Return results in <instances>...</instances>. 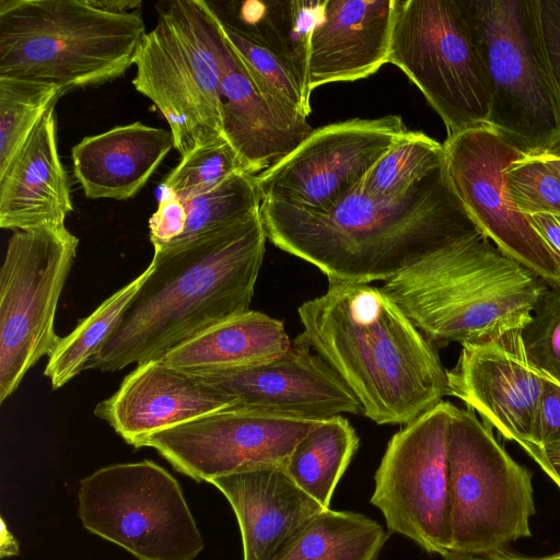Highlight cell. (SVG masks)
<instances>
[{
  "label": "cell",
  "instance_id": "8fae6325",
  "mask_svg": "<svg viewBox=\"0 0 560 560\" xmlns=\"http://www.w3.org/2000/svg\"><path fill=\"white\" fill-rule=\"evenodd\" d=\"M79 238L66 225L13 231L0 269V402L60 337L56 311Z\"/></svg>",
  "mask_w": 560,
  "mask_h": 560
},
{
  "label": "cell",
  "instance_id": "9a60e30c",
  "mask_svg": "<svg viewBox=\"0 0 560 560\" xmlns=\"http://www.w3.org/2000/svg\"><path fill=\"white\" fill-rule=\"evenodd\" d=\"M319 420L230 406L145 438L177 471L197 482L259 468H284Z\"/></svg>",
  "mask_w": 560,
  "mask_h": 560
},
{
  "label": "cell",
  "instance_id": "836d02e7",
  "mask_svg": "<svg viewBox=\"0 0 560 560\" xmlns=\"http://www.w3.org/2000/svg\"><path fill=\"white\" fill-rule=\"evenodd\" d=\"M510 196L524 214H560V173L535 154H524L505 171Z\"/></svg>",
  "mask_w": 560,
  "mask_h": 560
},
{
  "label": "cell",
  "instance_id": "52a82bcc",
  "mask_svg": "<svg viewBox=\"0 0 560 560\" xmlns=\"http://www.w3.org/2000/svg\"><path fill=\"white\" fill-rule=\"evenodd\" d=\"M490 77L488 126L525 154L560 144V92L542 34L539 0H458Z\"/></svg>",
  "mask_w": 560,
  "mask_h": 560
},
{
  "label": "cell",
  "instance_id": "4dcf8cb0",
  "mask_svg": "<svg viewBox=\"0 0 560 560\" xmlns=\"http://www.w3.org/2000/svg\"><path fill=\"white\" fill-rule=\"evenodd\" d=\"M184 205L186 228L183 235L171 244L191 240L258 211L261 197L257 175L238 171L210 190L184 201Z\"/></svg>",
  "mask_w": 560,
  "mask_h": 560
},
{
  "label": "cell",
  "instance_id": "e0dca14e",
  "mask_svg": "<svg viewBox=\"0 0 560 560\" xmlns=\"http://www.w3.org/2000/svg\"><path fill=\"white\" fill-rule=\"evenodd\" d=\"M447 395L465 402L483 423L522 448L547 376L528 360L522 330L481 343L462 345L455 366L446 371Z\"/></svg>",
  "mask_w": 560,
  "mask_h": 560
},
{
  "label": "cell",
  "instance_id": "30bf717a",
  "mask_svg": "<svg viewBox=\"0 0 560 560\" xmlns=\"http://www.w3.org/2000/svg\"><path fill=\"white\" fill-rule=\"evenodd\" d=\"M78 514L85 529L139 560H194L205 547L179 483L149 459L83 478Z\"/></svg>",
  "mask_w": 560,
  "mask_h": 560
},
{
  "label": "cell",
  "instance_id": "7bdbcfd3",
  "mask_svg": "<svg viewBox=\"0 0 560 560\" xmlns=\"http://www.w3.org/2000/svg\"><path fill=\"white\" fill-rule=\"evenodd\" d=\"M487 558L490 560H560V552L542 557H528L511 552L506 549L489 555Z\"/></svg>",
  "mask_w": 560,
  "mask_h": 560
},
{
  "label": "cell",
  "instance_id": "f35d334b",
  "mask_svg": "<svg viewBox=\"0 0 560 560\" xmlns=\"http://www.w3.org/2000/svg\"><path fill=\"white\" fill-rule=\"evenodd\" d=\"M525 215L548 246L560 257V214L534 213Z\"/></svg>",
  "mask_w": 560,
  "mask_h": 560
},
{
  "label": "cell",
  "instance_id": "ba28073f",
  "mask_svg": "<svg viewBox=\"0 0 560 560\" xmlns=\"http://www.w3.org/2000/svg\"><path fill=\"white\" fill-rule=\"evenodd\" d=\"M448 472V551L487 557L532 536V472L510 456L471 409L454 405Z\"/></svg>",
  "mask_w": 560,
  "mask_h": 560
},
{
  "label": "cell",
  "instance_id": "ee69618b",
  "mask_svg": "<svg viewBox=\"0 0 560 560\" xmlns=\"http://www.w3.org/2000/svg\"><path fill=\"white\" fill-rule=\"evenodd\" d=\"M551 164L560 173V144L550 151L535 154Z\"/></svg>",
  "mask_w": 560,
  "mask_h": 560
},
{
  "label": "cell",
  "instance_id": "b9f144b4",
  "mask_svg": "<svg viewBox=\"0 0 560 560\" xmlns=\"http://www.w3.org/2000/svg\"><path fill=\"white\" fill-rule=\"evenodd\" d=\"M92 2L104 10H108L112 12H128L130 9L138 10L141 7V1H97L92 0Z\"/></svg>",
  "mask_w": 560,
  "mask_h": 560
},
{
  "label": "cell",
  "instance_id": "5bb4252c",
  "mask_svg": "<svg viewBox=\"0 0 560 560\" xmlns=\"http://www.w3.org/2000/svg\"><path fill=\"white\" fill-rule=\"evenodd\" d=\"M407 131L398 115L353 118L313 131L289 154L257 175L262 200L322 211L357 188Z\"/></svg>",
  "mask_w": 560,
  "mask_h": 560
},
{
  "label": "cell",
  "instance_id": "6da1fadb",
  "mask_svg": "<svg viewBox=\"0 0 560 560\" xmlns=\"http://www.w3.org/2000/svg\"><path fill=\"white\" fill-rule=\"evenodd\" d=\"M259 212L267 238L318 268L329 283L387 281L479 232L444 164L397 197L372 196L359 185L326 210L262 200Z\"/></svg>",
  "mask_w": 560,
  "mask_h": 560
},
{
  "label": "cell",
  "instance_id": "e575fe53",
  "mask_svg": "<svg viewBox=\"0 0 560 560\" xmlns=\"http://www.w3.org/2000/svg\"><path fill=\"white\" fill-rule=\"evenodd\" d=\"M529 362L560 384V285L550 287L522 329Z\"/></svg>",
  "mask_w": 560,
  "mask_h": 560
},
{
  "label": "cell",
  "instance_id": "ac0fdd59",
  "mask_svg": "<svg viewBox=\"0 0 560 560\" xmlns=\"http://www.w3.org/2000/svg\"><path fill=\"white\" fill-rule=\"evenodd\" d=\"M221 98L224 137L248 174L270 168L313 131L305 116L248 70L224 33Z\"/></svg>",
  "mask_w": 560,
  "mask_h": 560
},
{
  "label": "cell",
  "instance_id": "ab89813d",
  "mask_svg": "<svg viewBox=\"0 0 560 560\" xmlns=\"http://www.w3.org/2000/svg\"><path fill=\"white\" fill-rule=\"evenodd\" d=\"M560 489V443L525 451Z\"/></svg>",
  "mask_w": 560,
  "mask_h": 560
},
{
  "label": "cell",
  "instance_id": "ffe728a7",
  "mask_svg": "<svg viewBox=\"0 0 560 560\" xmlns=\"http://www.w3.org/2000/svg\"><path fill=\"white\" fill-rule=\"evenodd\" d=\"M397 0H326L308 54V89L351 82L388 62Z\"/></svg>",
  "mask_w": 560,
  "mask_h": 560
},
{
  "label": "cell",
  "instance_id": "8d00e7d4",
  "mask_svg": "<svg viewBox=\"0 0 560 560\" xmlns=\"http://www.w3.org/2000/svg\"><path fill=\"white\" fill-rule=\"evenodd\" d=\"M187 212L184 202L172 191L163 194L158 210L149 219L150 241L155 247L178 240L186 228Z\"/></svg>",
  "mask_w": 560,
  "mask_h": 560
},
{
  "label": "cell",
  "instance_id": "f1b7e54d",
  "mask_svg": "<svg viewBox=\"0 0 560 560\" xmlns=\"http://www.w3.org/2000/svg\"><path fill=\"white\" fill-rule=\"evenodd\" d=\"M443 164V143L407 130L368 172L360 187L372 196L397 197Z\"/></svg>",
  "mask_w": 560,
  "mask_h": 560
},
{
  "label": "cell",
  "instance_id": "d590c367",
  "mask_svg": "<svg viewBox=\"0 0 560 560\" xmlns=\"http://www.w3.org/2000/svg\"><path fill=\"white\" fill-rule=\"evenodd\" d=\"M560 443V384L546 376L529 429L532 446L545 447Z\"/></svg>",
  "mask_w": 560,
  "mask_h": 560
},
{
  "label": "cell",
  "instance_id": "603a6c76",
  "mask_svg": "<svg viewBox=\"0 0 560 560\" xmlns=\"http://www.w3.org/2000/svg\"><path fill=\"white\" fill-rule=\"evenodd\" d=\"M174 148L171 131L135 121L83 138L72 148L73 172L85 197L136 196Z\"/></svg>",
  "mask_w": 560,
  "mask_h": 560
},
{
  "label": "cell",
  "instance_id": "d4e9b609",
  "mask_svg": "<svg viewBox=\"0 0 560 560\" xmlns=\"http://www.w3.org/2000/svg\"><path fill=\"white\" fill-rule=\"evenodd\" d=\"M326 0H271L210 3L220 22L284 57L299 72L308 92L311 37L319 23Z\"/></svg>",
  "mask_w": 560,
  "mask_h": 560
},
{
  "label": "cell",
  "instance_id": "4316f807",
  "mask_svg": "<svg viewBox=\"0 0 560 560\" xmlns=\"http://www.w3.org/2000/svg\"><path fill=\"white\" fill-rule=\"evenodd\" d=\"M387 538L376 521L361 513L325 509L275 560H377Z\"/></svg>",
  "mask_w": 560,
  "mask_h": 560
},
{
  "label": "cell",
  "instance_id": "2e32d148",
  "mask_svg": "<svg viewBox=\"0 0 560 560\" xmlns=\"http://www.w3.org/2000/svg\"><path fill=\"white\" fill-rule=\"evenodd\" d=\"M312 350L301 334L276 358L241 366L188 372L220 390L235 407L304 420L362 413L355 396Z\"/></svg>",
  "mask_w": 560,
  "mask_h": 560
},
{
  "label": "cell",
  "instance_id": "44dd1931",
  "mask_svg": "<svg viewBox=\"0 0 560 560\" xmlns=\"http://www.w3.org/2000/svg\"><path fill=\"white\" fill-rule=\"evenodd\" d=\"M210 483L223 493L235 513L243 560H275L325 510L284 468L247 470L215 478Z\"/></svg>",
  "mask_w": 560,
  "mask_h": 560
},
{
  "label": "cell",
  "instance_id": "7a4b0ae2",
  "mask_svg": "<svg viewBox=\"0 0 560 560\" xmlns=\"http://www.w3.org/2000/svg\"><path fill=\"white\" fill-rule=\"evenodd\" d=\"M259 210L155 247L149 276L88 369L116 372L161 359L209 327L250 311L267 241Z\"/></svg>",
  "mask_w": 560,
  "mask_h": 560
},
{
  "label": "cell",
  "instance_id": "d6a6232c",
  "mask_svg": "<svg viewBox=\"0 0 560 560\" xmlns=\"http://www.w3.org/2000/svg\"><path fill=\"white\" fill-rule=\"evenodd\" d=\"M243 171L238 156L225 138L197 148L182 156L163 182L166 190L183 202L215 187Z\"/></svg>",
  "mask_w": 560,
  "mask_h": 560
},
{
  "label": "cell",
  "instance_id": "83f0119b",
  "mask_svg": "<svg viewBox=\"0 0 560 560\" xmlns=\"http://www.w3.org/2000/svg\"><path fill=\"white\" fill-rule=\"evenodd\" d=\"M150 266L129 283L103 301L88 317L60 340L48 357L45 375L58 389L88 369L89 361L120 320L122 313L150 273Z\"/></svg>",
  "mask_w": 560,
  "mask_h": 560
},
{
  "label": "cell",
  "instance_id": "60d3db41",
  "mask_svg": "<svg viewBox=\"0 0 560 560\" xmlns=\"http://www.w3.org/2000/svg\"><path fill=\"white\" fill-rule=\"evenodd\" d=\"M19 542L15 540L9 528L7 527L3 518H1V533H0V556L1 558L12 557L19 555Z\"/></svg>",
  "mask_w": 560,
  "mask_h": 560
},
{
  "label": "cell",
  "instance_id": "f6af8a7d",
  "mask_svg": "<svg viewBox=\"0 0 560 560\" xmlns=\"http://www.w3.org/2000/svg\"><path fill=\"white\" fill-rule=\"evenodd\" d=\"M442 557L444 560H490L487 557L464 555L453 551H446L445 553L442 555Z\"/></svg>",
  "mask_w": 560,
  "mask_h": 560
},
{
  "label": "cell",
  "instance_id": "1f68e13d",
  "mask_svg": "<svg viewBox=\"0 0 560 560\" xmlns=\"http://www.w3.org/2000/svg\"><path fill=\"white\" fill-rule=\"evenodd\" d=\"M221 27L248 70L282 101L307 117L312 112L310 105L311 93L291 62L222 23Z\"/></svg>",
  "mask_w": 560,
  "mask_h": 560
},
{
  "label": "cell",
  "instance_id": "484cf974",
  "mask_svg": "<svg viewBox=\"0 0 560 560\" xmlns=\"http://www.w3.org/2000/svg\"><path fill=\"white\" fill-rule=\"evenodd\" d=\"M359 446V438L341 415L319 420L299 441L285 471L322 506L329 509L332 493Z\"/></svg>",
  "mask_w": 560,
  "mask_h": 560
},
{
  "label": "cell",
  "instance_id": "8992f818",
  "mask_svg": "<svg viewBox=\"0 0 560 560\" xmlns=\"http://www.w3.org/2000/svg\"><path fill=\"white\" fill-rule=\"evenodd\" d=\"M220 21L209 2L176 0L159 9L135 58V89L170 126L182 156L224 137Z\"/></svg>",
  "mask_w": 560,
  "mask_h": 560
},
{
  "label": "cell",
  "instance_id": "74e56055",
  "mask_svg": "<svg viewBox=\"0 0 560 560\" xmlns=\"http://www.w3.org/2000/svg\"><path fill=\"white\" fill-rule=\"evenodd\" d=\"M539 5L545 47L560 92V0H539Z\"/></svg>",
  "mask_w": 560,
  "mask_h": 560
},
{
  "label": "cell",
  "instance_id": "f546056e",
  "mask_svg": "<svg viewBox=\"0 0 560 560\" xmlns=\"http://www.w3.org/2000/svg\"><path fill=\"white\" fill-rule=\"evenodd\" d=\"M61 95L52 83L0 77V170Z\"/></svg>",
  "mask_w": 560,
  "mask_h": 560
},
{
  "label": "cell",
  "instance_id": "d6986e66",
  "mask_svg": "<svg viewBox=\"0 0 560 560\" xmlns=\"http://www.w3.org/2000/svg\"><path fill=\"white\" fill-rule=\"evenodd\" d=\"M230 406L225 395L194 373L154 359L138 363L94 415L138 448L153 433Z\"/></svg>",
  "mask_w": 560,
  "mask_h": 560
},
{
  "label": "cell",
  "instance_id": "7402d4cb",
  "mask_svg": "<svg viewBox=\"0 0 560 560\" xmlns=\"http://www.w3.org/2000/svg\"><path fill=\"white\" fill-rule=\"evenodd\" d=\"M56 140L52 106L0 170V228L22 231L65 225L73 206Z\"/></svg>",
  "mask_w": 560,
  "mask_h": 560
},
{
  "label": "cell",
  "instance_id": "277c9868",
  "mask_svg": "<svg viewBox=\"0 0 560 560\" xmlns=\"http://www.w3.org/2000/svg\"><path fill=\"white\" fill-rule=\"evenodd\" d=\"M381 289L438 349L522 330L548 285L478 232L408 267Z\"/></svg>",
  "mask_w": 560,
  "mask_h": 560
},
{
  "label": "cell",
  "instance_id": "7c38bea8",
  "mask_svg": "<svg viewBox=\"0 0 560 560\" xmlns=\"http://www.w3.org/2000/svg\"><path fill=\"white\" fill-rule=\"evenodd\" d=\"M453 404L438 406L393 435L375 472L371 503L388 529L427 552L450 550L448 425Z\"/></svg>",
  "mask_w": 560,
  "mask_h": 560
},
{
  "label": "cell",
  "instance_id": "4fadbf2b",
  "mask_svg": "<svg viewBox=\"0 0 560 560\" xmlns=\"http://www.w3.org/2000/svg\"><path fill=\"white\" fill-rule=\"evenodd\" d=\"M443 148L448 179L478 231L547 285H560V257L509 192L505 171L525 153L489 126L447 136Z\"/></svg>",
  "mask_w": 560,
  "mask_h": 560
},
{
  "label": "cell",
  "instance_id": "3957f363",
  "mask_svg": "<svg viewBox=\"0 0 560 560\" xmlns=\"http://www.w3.org/2000/svg\"><path fill=\"white\" fill-rule=\"evenodd\" d=\"M298 313L313 351L375 423L407 424L447 395L438 349L381 288L329 283Z\"/></svg>",
  "mask_w": 560,
  "mask_h": 560
},
{
  "label": "cell",
  "instance_id": "5b68a950",
  "mask_svg": "<svg viewBox=\"0 0 560 560\" xmlns=\"http://www.w3.org/2000/svg\"><path fill=\"white\" fill-rule=\"evenodd\" d=\"M140 10L92 0H0V77L56 84L62 94L121 77L145 35Z\"/></svg>",
  "mask_w": 560,
  "mask_h": 560
},
{
  "label": "cell",
  "instance_id": "9c48e42d",
  "mask_svg": "<svg viewBox=\"0 0 560 560\" xmlns=\"http://www.w3.org/2000/svg\"><path fill=\"white\" fill-rule=\"evenodd\" d=\"M388 62L419 88L447 136L488 126L490 77L458 0H397Z\"/></svg>",
  "mask_w": 560,
  "mask_h": 560
},
{
  "label": "cell",
  "instance_id": "cb8c5ba5",
  "mask_svg": "<svg viewBox=\"0 0 560 560\" xmlns=\"http://www.w3.org/2000/svg\"><path fill=\"white\" fill-rule=\"evenodd\" d=\"M291 342L282 322L248 311L199 332L167 351L161 360L186 371L225 369L276 358Z\"/></svg>",
  "mask_w": 560,
  "mask_h": 560
}]
</instances>
